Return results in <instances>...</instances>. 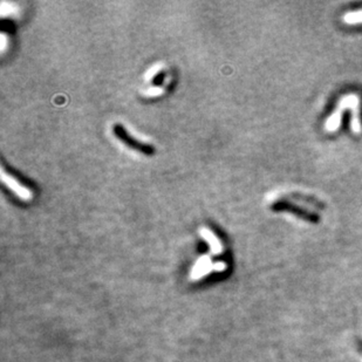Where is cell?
<instances>
[{
  "instance_id": "obj_1",
  "label": "cell",
  "mask_w": 362,
  "mask_h": 362,
  "mask_svg": "<svg viewBox=\"0 0 362 362\" xmlns=\"http://www.w3.org/2000/svg\"><path fill=\"white\" fill-rule=\"evenodd\" d=\"M2 182H4L6 186H8V189H11L13 192H14L16 196H19L20 198H22V200H30V197H32V194H30V190H27L25 186H22L18 180H16L13 177L6 175V172H4V170H2Z\"/></svg>"
},
{
  "instance_id": "obj_2",
  "label": "cell",
  "mask_w": 362,
  "mask_h": 362,
  "mask_svg": "<svg viewBox=\"0 0 362 362\" xmlns=\"http://www.w3.org/2000/svg\"><path fill=\"white\" fill-rule=\"evenodd\" d=\"M211 270H214V265L211 264V260L209 257L204 256V257L198 259V262L194 264V266L191 270L190 278L192 280H198L202 276L208 274Z\"/></svg>"
},
{
  "instance_id": "obj_3",
  "label": "cell",
  "mask_w": 362,
  "mask_h": 362,
  "mask_svg": "<svg viewBox=\"0 0 362 362\" xmlns=\"http://www.w3.org/2000/svg\"><path fill=\"white\" fill-rule=\"evenodd\" d=\"M200 236L209 243V248L211 252H212V254H220V252L223 251V246H222L220 239H218L209 228H200Z\"/></svg>"
},
{
  "instance_id": "obj_4",
  "label": "cell",
  "mask_w": 362,
  "mask_h": 362,
  "mask_svg": "<svg viewBox=\"0 0 362 362\" xmlns=\"http://www.w3.org/2000/svg\"><path fill=\"white\" fill-rule=\"evenodd\" d=\"M115 132H116V135H118V138L122 140V141H124L126 143H128L129 146H134V148L141 149V152H146V154L152 152V148H149L148 146H143V144H138V143H136V142H135L136 140L132 138L130 136H129V135L127 134V132H126V130H124V129L122 128V127H118H118L115 128Z\"/></svg>"
},
{
  "instance_id": "obj_5",
  "label": "cell",
  "mask_w": 362,
  "mask_h": 362,
  "mask_svg": "<svg viewBox=\"0 0 362 362\" xmlns=\"http://www.w3.org/2000/svg\"><path fill=\"white\" fill-rule=\"evenodd\" d=\"M225 268H226V266L224 265V262H216V265H214V271L220 272V271H223V270H225Z\"/></svg>"
}]
</instances>
